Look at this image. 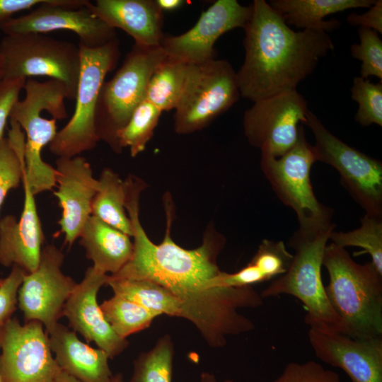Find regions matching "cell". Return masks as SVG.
Listing matches in <instances>:
<instances>
[{"label": "cell", "instance_id": "6da1fadb", "mask_svg": "<svg viewBox=\"0 0 382 382\" xmlns=\"http://www.w3.org/2000/svg\"><path fill=\"white\" fill-rule=\"evenodd\" d=\"M243 28L244 62L236 72L240 95L253 103L296 90L335 46L328 33L295 31L265 0H255Z\"/></svg>", "mask_w": 382, "mask_h": 382}, {"label": "cell", "instance_id": "7a4b0ae2", "mask_svg": "<svg viewBox=\"0 0 382 382\" xmlns=\"http://www.w3.org/2000/svg\"><path fill=\"white\" fill-rule=\"evenodd\" d=\"M325 286L338 319L337 332L354 338L382 337V274L371 262H356L345 248L327 245Z\"/></svg>", "mask_w": 382, "mask_h": 382}, {"label": "cell", "instance_id": "3957f363", "mask_svg": "<svg viewBox=\"0 0 382 382\" xmlns=\"http://www.w3.org/2000/svg\"><path fill=\"white\" fill-rule=\"evenodd\" d=\"M23 89L25 97L13 105L9 120L25 134V173L36 196L56 187V169L42 160L41 153L57 133V120L67 117L64 100L68 99V91L63 83L54 79L40 82L28 79Z\"/></svg>", "mask_w": 382, "mask_h": 382}, {"label": "cell", "instance_id": "277c9868", "mask_svg": "<svg viewBox=\"0 0 382 382\" xmlns=\"http://www.w3.org/2000/svg\"><path fill=\"white\" fill-rule=\"evenodd\" d=\"M335 228L315 234L296 231L289 244L294 250L287 271L263 289L262 299L290 295L298 299L306 311L305 322L311 328L337 332L339 319L326 294L322 279L325 247Z\"/></svg>", "mask_w": 382, "mask_h": 382}, {"label": "cell", "instance_id": "5b68a950", "mask_svg": "<svg viewBox=\"0 0 382 382\" xmlns=\"http://www.w3.org/2000/svg\"><path fill=\"white\" fill-rule=\"evenodd\" d=\"M260 152L261 170L277 197L296 213L298 230L315 234L335 228L331 221L333 210L321 204L313 190L310 173L317 161L303 125L299 126L296 144L280 157H274L267 149Z\"/></svg>", "mask_w": 382, "mask_h": 382}, {"label": "cell", "instance_id": "8992f818", "mask_svg": "<svg viewBox=\"0 0 382 382\" xmlns=\"http://www.w3.org/2000/svg\"><path fill=\"white\" fill-rule=\"evenodd\" d=\"M166 57L161 46L134 44L114 76L103 84L96 112V129L99 141L106 142L113 151H122L117 134L145 98L154 69Z\"/></svg>", "mask_w": 382, "mask_h": 382}, {"label": "cell", "instance_id": "52a82bcc", "mask_svg": "<svg viewBox=\"0 0 382 382\" xmlns=\"http://www.w3.org/2000/svg\"><path fill=\"white\" fill-rule=\"evenodd\" d=\"M79 46L81 67L75 110L49 144L50 151L58 158L79 156L94 149L100 141L96 129L98 97L105 76L115 67L120 57L117 38L96 48Z\"/></svg>", "mask_w": 382, "mask_h": 382}, {"label": "cell", "instance_id": "ba28073f", "mask_svg": "<svg viewBox=\"0 0 382 382\" xmlns=\"http://www.w3.org/2000/svg\"><path fill=\"white\" fill-rule=\"evenodd\" d=\"M0 56L4 79L48 77L63 83L68 99L75 100L81 67L79 45L42 33L5 35Z\"/></svg>", "mask_w": 382, "mask_h": 382}, {"label": "cell", "instance_id": "9c48e42d", "mask_svg": "<svg viewBox=\"0 0 382 382\" xmlns=\"http://www.w3.org/2000/svg\"><path fill=\"white\" fill-rule=\"evenodd\" d=\"M236 72L224 59L190 64L186 84L175 109L174 130L188 134L202 129L231 108L240 96Z\"/></svg>", "mask_w": 382, "mask_h": 382}, {"label": "cell", "instance_id": "30bf717a", "mask_svg": "<svg viewBox=\"0 0 382 382\" xmlns=\"http://www.w3.org/2000/svg\"><path fill=\"white\" fill-rule=\"evenodd\" d=\"M303 125L313 133L316 161L337 170L342 185L366 214L382 217V163L341 141L311 110Z\"/></svg>", "mask_w": 382, "mask_h": 382}, {"label": "cell", "instance_id": "8fae6325", "mask_svg": "<svg viewBox=\"0 0 382 382\" xmlns=\"http://www.w3.org/2000/svg\"><path fill=\"white\" fill-rule=\"evenodd\" d=\"M2 382H53L61 369L42 323L11 318L0 333Z\"/></svg>", "mask_w": 382, "mask_h": 382}, {"label": "cell", "instance_id": "7c38bea8", "mask_svg": "<svg viewBox=\"0 0 382 382\" xmlns=\"http://www.w3.org/2000/svg\"><path fill=\"white\" fill-rule=\"evenodd\" d=\"M64 255L54 245L43 246L37 267L25 273L18 293V306L25 323L37 321L46 333L59 322L65 303L77 282L62 272Z\"/></svg>", "mask_w": 382, "mask_h": 382}, {"label": "cell", "instance_id": "4fadbf2b", "mask_svg": "<svg viewBox=\"0 0 382 382\" xmlns=\"http://www.w3.org/2000/svg\"><path fill=\"white\" fill-rule=\"evenodd\" d=\"M87 0H46L29 13L13 18L2 28L5 35L45 34L69 30L77 35L79 44L96 48L116 39V30L94 16Z\"/></svg>", "mask_w": 382, "mask_h": 382}, {"label": "cell", "instance_id": "5bb4252c", "mask_svg": "<svg viewBox=\"0 0 382 382\" xmlns=\"http://www.w3.org/2000/svg\"><path fill=\"white\" fill-rule=\"evenodd\" d=\"M308 110L296 90L257 100L244 112L245 135L250 145L280 157L296 144L299 124H304Z\"/></svg>", "mask_w": 382, "mask_h": 382}, {"label": "cell", "instance_id": "9a60e30c", "mask_svg": "<svg viewBox=\"0 0 382 382\" xmlns=\"http://www.w3.org/2000/svg\"><path fill=\"white\" fill-rule=\"evenodd\" d=\"M252 15V6L236 0H217L202 13L197 22L185 33L164 36L161 47L172 59L197 64L215 59L214 44L225 33L244 28Z\"/></svg>", "mask_w": 382, "mask_h": 382}, {"label": "cell", "instance_id": "2e32d148", "mask_svg": "<svg viewBox=\"0 0 382 382\" xmlns=\"http://www.w3.org/2000/svg\"><path fill=\"white\" fill-rule=\"evenodd\" d=\"M55 169L57 190L53 195L62 208L58 224L64 243L71 246L91 216L92 202L99 183L93 177L90 163L80 155L57 158Z\"/></svg>", "mask_w": 382, "mask_h": 382}, {"label": "cell", "instance_id": "e0dca14e", "mask_svg": "<svg viewBox=\"0 0 382 382\" xmlns=\"http://www.w3.org/2000/svg\"><path fill=\"white\" fill-rule=\"evenodd\" d=\"M108 276L89 267L65 303L62 316L72 330L80 333L87 342H93L112 359L122 353L129 342L115 334L97 301L98 293L106 284Z\"/></svg>", "mask_w": 382, "mask_h": 382}, {"label": "cell", "instance_id": "ac0fdd59", "mask_svg": "<svg viewBox=\"0 0 382 382\" xmlns=\"http://www.w3.org/2000/svg\"><path fill=\"white\" fill-rule=\"evenodd\" d=\"M308 336L316 357L352 382H382V337L354 338L311 328Z\"/></svg>", "mask_w": 382, "mask_h": 382}, {"label": "cell", "instance_id": "d6986e66", "mask_svg": "<svg viewBox=\"0 0 382 382\" xmlns=\"http://www.w3.org/2000/svg\"><path fill=\"white\" fill-rule=\"evenodd\" d=\"M22 184L24 202L20 219L10 214L0 219V265L17 266L30 273L38 266L45 235L25 167Z\"/></svg>", "mask_w": 382, "mask_h": 382}, {"label": "cell", "instance_id": "ffe728a7", "mask_svg": "<svg viewBox=\"0 0 382 382\" xmlns=\"http://www.w3.org/2000/svg\"><path fill=\"white\" fill-rule=\"evenodd\" d=\"M91 13L116 30L127 33L134 44L144 47L160 46L163 13L154 0H97L89 1Z\"/></svg>", "mask_w": 382, "mask_h": 382}, {"label": "cell", "instance_id": "44dd1931", "mask_svg": "<svg viewBox=\"0 0 382 382\" xmlns=\"http://www.w3.org/2000/svg\"><path fill=\"white\" fill-rule=\"evenodd\" d=\"M54 358L59 368L81 382H110L108 355L82 342L76 332L58 323L48 332Z\"/></svg>", "mask_w": 382, "mask_h": 382}, {"label": "cell", "instance_id": "7402d4cb", "mask_svg": "<svg viewBox=\"0 0 382 382\" xmlns=\"http://www.w3.org/2000/svg\"><path fill=\"white\" fill-rule=\"evenodd\" d=\"M93 267L114 274L130 260L133 253L131 237L91 215L79 238Z\"/></svg>", "mask_w": 382, "mask_h": 382}, {"label": "cell", "instance_id": "603a6c76", "mask_svg": "<svg viewBox=\"0 0 382 382\" xmlns=\"http://www.w3.org/2000/svg\"><path fill=\"white\" fill-rule=\"evenodd\" d=\"M375 0H271L268 3L286 24L301 30L328 33L340 26L337 19L325 21L328 15L351 8H370Z\"/></svg>", "mask_w": 382, "mask_h": 382}, {"label": "cell", "instance_id": "cb8c5ba5", "mask_svg": "<svg viewBox=\"0 0 382 382\" xmlns=\"http://www.w3.org/2000/svg\"><path fill=\"white\" fill-rule=\"evenodd\" d=\"M106 284L115 295L132 301L158 316L182 318L178 299L163 286L147 279L108 276Z\"/></svg>", "mask_w": 382, "mask_h": 382}, {"label": "cell", "instance_id": "d4e9b609", "mask_svg": "<svg viewBox=\"0 0 382 382\" xmlns=\"http://www.w3.org/2000/svg\"><path fill=\"white\" fill-rule=\"evenodd\" d=\"M98 180L91 215L132 237V224L125 209V180L109 168L102 170Z\"/></svg>", "mask_w": 382, "mask_h": 382}, {"label": "cell", "instance_id": "484cf974", "mask_svg": "<svg viewBox=\"0 0 382 382\" xmlns=\"http://www.w3.org/2000/svg\"><path fill=\"white\" fill-rule=\"evenodd\" d=\"M190 64L168 56L154 69L145 99L161 112L175 110L182 97Z\"/></svg>", "mask_w": 382, "mask_h": 382}, {"label": "cell", "instance_id": "4316f807", "mask_svg": "<svg viewBox=\"0 0 382 382\" xmlns=\"http://www.w3.org/2000/svg\"><path fill=\"white\" fill-rule=\"evenodd\" d=\"M103 316L117 335L122 339L148 328L159 316L141 306L117 295L100 305Z\"/></svg>", "mask_w": 382, "mask_h": 382}, {"label": "cell", "instance_id": "83f0119b", "mask_svg": "<svg viewBox=\"0 0 382 382\" xmlns=\"http://www.w3.org/2000/svg\"><path fill=\"white\" fill-rule=\"evenodd\" d=\"M8 136L0 139V209L8 193L22 183L25 138L21 128L11 121Z\"/></svg>", "mask_w": 382, "mask_h": 382}, {"label": "cell", "instance_id": "f1b7e54d", "mask_svg": "<svg viewBox=\"0 0 382 382\" xmlns=\"http://www.w3.org/2000/svg\"><path fill=\"white\" fill-rule=\"evenodd\" d=\"M329 240L335 245L345 248L349 246L363 249L358 254L367 253L371 262L382 274V217L369 216L366 214L361 219L359 228L348 232H337L333 230Z\"/></svg>", "mask_w": 382, "mask_h": 382}, {"label": "cell", "instance_id": "f546056e", "mask_svg": "<svg viewBox=\"0 0 382 382\" xmlns=\"http://www.w3.org/2000/svg\"><path fill=\"white\" fill-rule=\"evenodd\" d=\"M162 112L145 98L137 106L129 121L117 134L120 149L129 148L132 157L146 149Z\"/></svg>", "mask_w": 382, "mask_h": 382}, {"label": "cell", "instance_id": "4dcf8cb0", "mask_svg": "<svg viewBox=\"0 0 382 382\" xmlns=\"http://www.w3.org/2000/svg\"><path fill=\"white\" fill-rule=\"evenodd\" d=\"M174 346L170 337L160 338L149 351L141 353L134 361L129 382H171Z\"/></svg>", "mask_w": 382, "mask_h": 382}, {"label": "cell", "instance_id": "1f68e13d", "mask_svg": "<svg viewBox=\"0 0 382 382\" xmlns=\"http://www.w3.org/2000/svg\"><path fill=\"white\" fill-rule=\"evenodd\" d=\"M352 98L359 104L355 120L362 126L382 127V83L356 76L351 88Z\"/></svg>", "mask_w": 382, "mask_h": 382}, {"label": "cell", "instance_id": "d6a6232c", "mask_svg": "<svg viewBox=\"0 0 382 382\" xmlns=\"http://www.w3.org/2000/svg\"><path fill=\"white\" fill-rule=\"evenodd\" d=\"M292 260L293 254L288 251L283 241L264 239L249 262L265 282L284 274Z\"/></svg>", "mask_w": 382, "mask_h": 382}, {"label": "cell", "instance_id": "836d02e7", "mask_svg": "<svg viewBox=\"0 0 382 382\" xmlns=\"http://www.w3.org/2000/svg\"><path fill=\"white\" fill-rule=\"evenodd\" d=\"M359 43L350 47L352 56L361 61L360 76L368 79L373 76L382 80V40L371 29L359 28Z\"/></svg>", "mask_w": 382, "mask_h": 382}, {"label": "cell", "instance_id": "e575fe53", "mask_svg": "<svg viewBox=\"0 0 382 382\" xmlns=\"http://www.w3.org/2000/svg\"><path fill=\"white\" fill-rule=\"evenodd\" d=\"M273 382H341L335 371L314 361L291 362Z\"/></svg>", "mask_w": 382, "mask_h": 382}, {"label": "cell", "instance_id": "d590c367", "mask_svg": "<svg viewBox=\"0 0 382 382\" xmlns=\"http://www.w3.org/2000/svg\"><path fill=\"white\" fill-rule=\"evenodd\" d=\"M24 274L20 267L13 266L0 286V333L16 309L18 293Z\"/></svg>", "mask_w": 382, "mask_h": 382}, {"label": "cell", "instance_id": "8d00e7d4", "mask_svg": "<svg viewBox=\"0 0 382 382\" xmlns=\"http://www.w3.org/2000/svg\"><path fill=\"white\" fill-rule=\"evenodd\" d=\"M26 79H4L0 83V139L3 138L11 110L19 99Z\"/></svg>", "mask_w": 382, "mask_h": 382}, {"label": "cell", "instance_id": "74e56055", "mask_svg": "<svg viewBox=\"0 0 382 382\" xmlns=\"http://www.w3.org/2000/svg\"><path fill=\"white\" fill-rule=\"evenodd\" d=\"M369 11L361 14L351 13L347 17V23L352 26H359L374 30L382 33V1L376 0L369 8Z\"/></svg>", "mask_w": 382, "mask_h": 382}, {"label": "cell", "instance_id": "f35d334b", "mask_svg": "<svg viewBox=\"0 0 382 382\" xmlns=\"http://www.w3.org/2000/svg\"><path fill=\"white\" fill-rule=\"evenodd\" d=\"M46 0H0V31L3 26L16 13L30 10L42 4Z\"/></svg>", "mask_w": 382, "mask_h": 382}, {"label": "cell", "instance_id": "ab89813d", "mask_svg": "<svg viewBox=\"0 0 382 382\" xmlns=\"http://www.w3.org/2000/svg\"><path fill=\"white\" fill-rule=\"evenodd\" d=\"M159 8L163 11H173L180 8L185 1L183 0H156Z\"/></svg>", "mask_w": 382, "mask_h": 382}, {"label": "cell", "instance_id": "60d3db41", "mask_svg": "<svg viewBox=\"0 0 382 382\" xmlns=\"http://www.w3.org/2000/svg\"><path fill=\"white\" fill-rule=\"evenodd\" d=\"M53 382H81L75 377L71 376L70 374L66 373L62 369L58 373Z\"/></svg>", "mask_w": 382, "mask_h": 382}, {"label": "cell", "instance_id": "b9f144b4", "mask_svg": "<svg viewBox=\"0 0 382 382\" xmlns=\"http://www.w3.org/2000/svg\"><path fill=\"white\" fill-rule=\"evenodd\" d=\"M200 377L201 382H217L215 376L210 373L203 372Z\"/></svg>", "mask_w": 382, "mask_h": 382}, {"label": "cell", "instance_id": "7bdbcfd3", "mask_svg": "<svg viewBox=\"0 0 382 382\" xmlns=\"http://www.w3.org/2000/svg\"><path fill=\"white\" fill-rule=\"evenodd\" d=\"M110 382H125V381L123 380L122 376L119 374L115 376H112Z\"/></svg>", "mask_w": 382, "mask_h": 382}, {"label": "cell", "instance_id": "ee69618b", "mask_svg": "<svg viewBox=\"0 0 382 382\" xmlns=\"http://www.w3.org/2000/svg\"><path fill=\"white\" fill-rule=\"evenodd\" d=\"M4 80V65L3 61L0 56V83Z\"/></svg>", "mask_w": 382, "mask_h": 382}, {"label": "cell", "instance_id": "f6af8a7d", "mask_svg": "<svg viewBox=\"0 0 382 382\" xmlns=\"http://www.w3.org/2000/svg\"><path fill=\"white\" fill-rule=\"evenodd\" d=\"M224 382H235V381H233L232 380H230V379H227V380L224 381Z\"/></svg>", "mask_w": 382, "mask_h": 382}, {"label": "cell", "instance_id": "bcb514c9", "mask_svg": "<svg viewBox=\"0 0 382 382\" xmlns=\"http://www.w3.org/2000/svg\"><path fill=\"white\" fill-rule=\"evenodd\" d=\"M3 279H4L0 278V286H1V284H2V282H3Z\"/></svg>", "mask_w": 382, "mask_h": 382}, {"label": "cell", "instance_id": "7dc6e473", "mask_svg": "<svg viewBox=\"0 0 382 382\" xmlns=\"http://www.w3.org/2000/svg\"><path fill=\"white\" fill-rule=\"evenodd\" d=\"M0 382H2V379H1V375H0Z\"/></svg>", "mask_w": 382, "mask_h": 382}]
</instances>
